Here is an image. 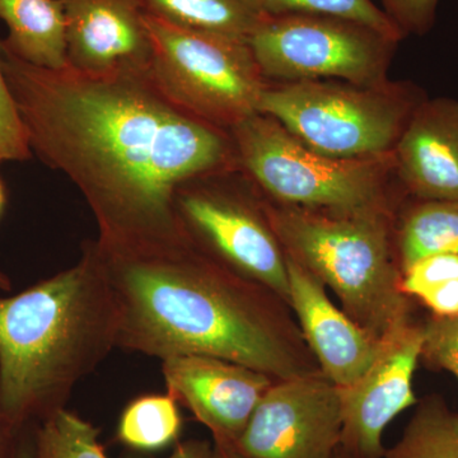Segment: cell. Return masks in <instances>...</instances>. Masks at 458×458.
Returning <instances> with one entry per match:
<instances>
[{
	"mask_svg": "<svg viewBox=\"0 0 458 458\" xmlns=\"http://www.w3.org/2000/svg\"><path fill=\"white\" fill-rule=\"evenodd\" d=\"M32 155L65 174L113 247L185 240L174 197L186 180L240 170L228 132L177 107L149 72L33 65L0 45Z\"/></svg>",
	"mask_w": 458,
	"mask_h": 458,
	"instance_id": "1",
	"label": "cell"
},
{
	"mask_svg": "<svg viewBox=\"0 0 458 458\" xmlns=\"http://www.w3.org/2000/svg\"><path fill=\"white\" fill-rule=\"evenodd\" d=\"M117 310V348L208 355L273 379L319 372L289 304L190 241L138 247L92 240Z\"/></svg>",
	"mask_w": 458,
	"mask_h": 458,
	"instance_id": "2",
	"label": "cell"
},
{
	"mask_svg": "<svg viewBox=\"0 0 458 458\" xmlns=\"http://www.w3.org/2000/svg\"><path fill=\"white\" fill-rule=\"evenodd\" d=\"M117 310L92 240L73 267L0 297V411L16 432L64 409L117 348Z\"/></svg>",
	"mask_w": 458,
	"mask_h": 458,
	"instance_id": "3",
	"label": "cell"
},
{
	"mask_svg": "<svg viewBox=\"0 0 458 458\" xmlns=\"http://www.w3.org/2000/svg\"><path fill=\"white\" fill-rule=\"evenodd\" d=\"M264 204L286 256L333 292L343 311L370 335L384 342L414 321L412 300L400 288L399 209L335 214L265 198Z\"/></svg>",
	"mask_w": 458,
	"mask_h": 458,
	"instance_id": "4",
	"label": "cell"
},
{
	"mask_svg": "<svg viewBox=\"0 0 458 458\" xmlns=\"http://www.w3.org/2000/svg\"><path fill=\"white\" fill-rule=\"evenodd\" d=\"M228 134L238 167L271 203L352 214L397 210L408 198L394 177L393 155L363 159L322 155L259 113Z\"/></svg>",
	"mask_w": 458,
	"mask_h": 458,
	"instance_id": "5",
	"label": "cell"
},
{
	"mask_svg": "<svg viewBox=\"0 0 458 458\" xmlns=\"http://www.w3.org/2000/svg\"><path fill=\"white\" fill-rule=\"evenodd\" d=\"M427 98L411 82L360 86L342 81L269 82L259 114L273 117L294 138L334 158L393 155L415 108Z\"/></svg>",
	"mask_w": 458,
	"mask_h": 458,
	"instance_id": "6",
	"label": "cell"
},
{
	"mask_svg": "<svg viewBox=\"0 0 458 458\" xmlns=\"http://www.w3.org/2000/svg\"><path fill=\"white\" fill-rule=\"evenodd\" d=\"M144 22L152 45L150 77L177 107L225 132L259 113L267 81L249 42L147 13Z\"/></svg>",
	"mask_w": 458,
	"mask_h": 458,
	"instance_id": "7",
	"label": "cell"
},
{
	"mask_svg": "<svg viewBox=\"0 0 458 458\" xmlns=\"http://www.w3.org/2000/svg\"><path fill=\"white\" fill-rule=\"evenodd\" d=\"M174 212L192 245L289 304L288 258L271 227L264 198L242 171L186 180L174 192Z\"/></svg>",
	"mask_w": 458,
	"mask_h": 458,
	"instance_id": "8",
	"label": "cell"
},
{
	"mask_svg": "<svg viewBox=\"0 0 458 458\" xmlns=\"http://www.w3.org/2000/svg\"><path fill=\"white\" fill-rule=\"evenodd\" d=\"M372 27L327 14L269 16L249 40L269 82H387L397 44Z\"/></svg>",
	"mask_w": 458,
	"mask_h": 458,
	"instance_id": "9",
	"label": "cell"
},
{
	"mask_svg": "<svg viewBox=\"0 0 458 458\" xmlns=\"http://www.w3.org/2000/svg\"><path fill=\"white\" fill-rule=\"evenodd\" d=\"M340 442L339 387L319 370L276 379L233 447L246 458H334Z\"/></svg>",
	"mask_w": 458,
	"mask_h": 458,
	"instance_id": "10",
	"label": "cell"
},
{
	"mask_svg": "<svg viewBox=\"0 0 458 458\" xmlns=\"http://www.w3.org/2000/svg\"><path fill=\"white\" fill-rule=\"evenodd\" d=\"M423 348V324L412 321L388 336L378 357L360 379L339 388L340 447L349 458H384L386 428L417 405L415 370Z\"/></svg>",
	"mask_w": 458,
	"mask_h": 458,
	"instance_id": "11",
	"label": "cell"
},
{
	"mask_svg": "<svg viewBox=\"0 0 458 458\" xmlns=\"http://www.w3.org/2000/svg\"><path fill=\"white\" fill-rule=\"evenodd\" d=\"M167 393L210 430L214 443L233 445L276 379L221 358L179 355L162 360Z\"/></svg>",
	"mask_w": 458,
	"mask_h": 458,
	"instance_id": "12",
	"label": "cell"
},
{
	"mask_svg": "<svg viewBox=\"0 0 458 458\" xmlns=\"http://www.w3.org/2000/svg\"><path fill=\"white\" fill-rule=\"evenodd\" d=\"M66 65L89 74L149 72L152 45L137 0H62Z\"/></svg>",
	"mask_w": 458,
	"mask_h": 458,
	"instance_id": "13",
	"label": "cell"
},
{
	"mask_svg": "<svg viewBox=\"0 0 458 458\" xmlns=\"http://www.w3.org/2000/svg\"><path fill=\"white\" fill-rule=\"evenodd\" d=\"M288 276L289 307L322 375L339 388L354 384L372 366L384 342L349 318L325 285L289 258Z\"/></svg>",
	"mask_w": 458,
	"mask_h": 458,
	"instance_id": "14",
	"label": "cell"
},
{
	"mask_svg": "<svg viewBox=\"0 0 458 458\" xmlns=\"http://www.w3.org/2000/svg\"><path fill=\"white\" fill-rule=\"evenodd\" d=\"M393 156L394 177L406 197L458 199V99L421 101Z\"/></svg>",
	"mask_w": 458,
	"mask_h": 458,
	"instance_id": "15",
	"label": "cell"
},
{
	"mask_svg": "<svg viewBox=\"0 0 458 458\" xmlns=\"http://www.w3.org/2000/svg\"><path fill=\"white\" fill-rule=\"evenodd\" d=\"M0 20L8 27L3 47L33 65L66 66L62 0H0Z\"/></svg>",
	"mask_w": 458,
	"mask_h": 458,
	"instance_id": "16",
	"label": "cell"
},
{
	"mask_svg": "<svg viewBox=\"0 0 458 458\" xmlns=\"http://www.w3.org/2000/svg\"><path fill=\"white\" fill-rule=\"evenodd\" d=\"M401 273L427 256L458 254V199L406 198L394 218Z\"/></svg>",
	"mask_w": 458,
	"mask_h": 458,
	"instance_id": "17",
	"label": "cell"
},
{
	"mask_svg": "<svg viewBox=\"0 0 458 458\" xmlns=\"http://www.w3.org/2000/svg\"><path fill=\"white\" fill-rule=\"evenodd\" d=\"M144 13L188 29L249 42L267 20L256 0H137Z\"/></svg>",
	"mask_w": 458,
	"mask_h": 458,
	"instance_id": "18",
	"label": "cell"
},
{
	"mask_svg": "<svg viewBox=\"0 0 458 458\" xmlns=\"http://www.w3.org/2000/svg\"><path fill=\"white\" fill-rule=\"evenodd\" d=\"M400 441L384 458H458V412L439 394L419 400Z\"/></svg>",
	"mask_w": 458,
	"mask_h": 458,
	"instance_id": "19",
	"label": "cell"
},
{
	"mask_svg": "<svg viewBox=\"0 0 458 458\" xmlns=\"http://www.w3.org/2000/svg\"><path fill=\"white\" fill-rule=\"evenodd\" d=\"M182 430L179 403L165 394H144L132 400L120 417V443L140 451H159L179 439Z\"/></svg>",
	"mask_w": 458,
	"mask_h": 458,
	"instance_id": "20",
	"label": "cell"
},
{
	"mask_svg": "<svg viewBox=\"0 0 458 458\" xmlns=\"http://www.w3.org/2000/svg\"><path fill=\"white\" fill-rule=\"evenodd\" d=\"M99 429L68 409L35 426L36 458H108Z\"/></svg>",
	"mask_w": 458,
	"mask_h": 458,
	"instance_id": "21",
	"label": "cell"
},
{
	"mask_svg": "<svg viewBox=\"0 0 458 458\" xmlns=\"http://www.w3.org/2000/svg\"><path fill=\"white\" fill-rule=\"evenodd\" d=\"M267 16L307 13L346 18L401 41L403 33L373 0H256Z\"/></svg>",
	"mask_w": 458,
	"mask_h": 458,
	"instance_id": "22",
	"label": "cell"
},
{
	"mask_svg": "<svg viewBox=\"0 0 458 458\" xmlns=\"http://www.w3.org/2000/svg\"><path fill=\"white\" fill-rule=\"evenodd\" d=\"M420 360L429 369L450 372L458 381V318L429 316L423 322Z\"/></svg>",
	"mask_w": 458,
	"mask_h": 458,
	"instance_id": "23",
	"label": "cell"
},
{
	"mask_svg": "<svg viewBox=\"0 0 458 458\" xmlns=\"http://www.w3.org/2000/svg\"><path fill=\"white\" fill-rule=\"evenodd\" d=\"M458 280V254H437L415 261L403 271L400 288L411 300L427 289Z\"/></svg>",
	"mask_w": 458,
	"mask_h": 458,
	"instance_id": "24",
	"label": "cell"
},
{
	"mask_svg": "<svg viewBox=\"0 0 458 458\" xmlns=\"http://www.w3.org/2000/svg\"><path fill=\"white\" fill-rule=\"evenodd\" d=\"M31 157L25 129L9 90L0 60V164L4 161L25 162Z\"/></svg>",
	"mask_w": 458,
	"mask_h": 458,
	"instance_id": "25",
	"label": "cell"
},
{
	"mask_svg": "<svg viewBox=\"0 0 458 458\" xmlns=\"http://www.w3.org/2000/svg\"><path fill=\"white\" fill-rule=\"evenodd\" d=\"M439 0H379L382 11L403 38L423 36L432 30Z\"/></svg>",
	"mask_w": 458,
	"mask_h": 458,
	"instance_id": "26",
	"label": "cell"
},
{
	"mask_svg": "<svg viewBox=\"0 0 458 458\" xmlns=\"http://www.w3.org/2000/svg\"><path fill=\"white\" fill-rule=\"evenodd\" d=\"M417 301L427 307L434 318H458V280L427 289Z\"/></svg>",
	"mask_w": 458,
	"mask_h": 458,
	"instance_id": "27",
	"label": "cell"
},
{
	"mask_svg": "<svg viewBox=\"0 0 458 458\" xmlns=\"http://www.w3.org/2000/svg\"><path fill=\"white\" fill-rule=\"evenodd\" d=\"M213 443L201 439H190L179 443L171 456L167 458H212Z\"/></svg>",
	"mask_w": 458,
	"mask_h": 458,
	"instance_id": "28",
	"label": "cell"
},
{
	"mask_svg": "<svg viewBox=\"0 0 458 458\" xmlns=\"http://www.w3.org/2000/svg\"><path fill=\"white\" fill-rule=\"evenodd\" d=\"M20 432H16L0 411V458H16Z\"/></svg>",
	"mask_w": 458,
	"mask_h": 458,
	"instance_id": "29",
	"label": "cell"
},
{
	"mask_svg": "<svg viewBox=\"0 0 458 458\" xmlns=\"http://www.w3.org/2000/svg\"><path fill=\"white\" fill-rule=\"evenodd\" d=\"M16 458H36L35 426H30L21 430L18 437Z\"/></svg>",
	"mask_w": 458,
	"mask_h": 458,
	"instance_id": "30",
	"label": "cell"
},
{
	"mask_svg": "<svg viewBox=\"0 0 458 458\" xmlns=\"http://www.w3.org/2000/svg\"><path fill=\"white\" fill-rule=\"evenodd\" d=\"M212 458H246L233 447V445H221L213 442Z\"/></svg>",
	"mask_w": 458,
	"mask_h": 458,
	"instance_id": "31",
	"label": "cell"
},
{
	"mask_svg": "<svg viewBox=\"0 0 458 458\" xmlns=\"http://www.w3.org/2000/svg\"><path fill=\"white\" fill-rule=\"evenodd\" d=\"M0 291L2 292H11L12 291V282L11 278L4 273V271L0 270Z\"/></svg>",
	"mask_w": 458,
	"mask_h": 458,
	"instance_id": "32",
	"label": "cell"
},
{
	"mask_svg": "<svg viewBox=\"0 0 458 458\" xmlns=\"http://www.w3.org/2000/svg\"><path fill=\"white\" fill-rule=\"evenodd\" d=\"M5 203H7V195H5L4 185L0 180V216H2L3 210H4Z\"/></svg>",
	"mask_w": 458,
	"mask_h": 458,
	"instance_id": "33",
	"label": "cell"
},
{
	"mask_svg": "<svg viewBox=\"0 0 458 458\" xmlns=\"http://www.w3.org/2000/svg\"><path fill=\"white\" fill-rule=\"evenodd\" d=\"M334 458H349L346 456L345 452L342 450V447H339V450L336 451L335 456Z\"/></svg>",
	"mask_w": 458,
	"mask_h": 458,
	"instance_id": "34",
	"label": "cell"
}]
</instances>
